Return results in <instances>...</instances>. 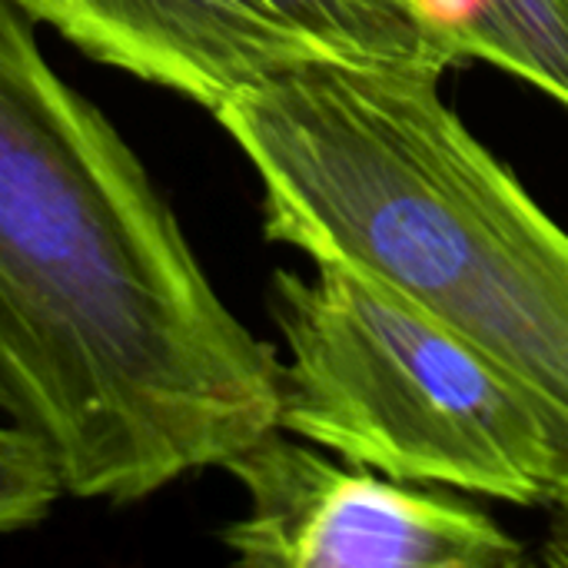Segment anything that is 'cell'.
Segmentation results:
<instances>
[{"label": "cell", "mask_w": 568, "mask_h": 568, "mask_svg": "<svg viewBox=\"0 0 568 568\" xmlns=\"http://www.w3.org/2000/svg\"><path fill=\"white\" fill-rule=\"evenodd\" d=\"M280 429L399 483L568 513V459L542 413L459 336L346 266L276 270Z\"/></svg>", "instance_id": "3957f363"}, {"label": "cell", "mask_w": 568, "mask_h": 568, "mask_svg": "<svg viewBox=\"0 0 568 568\" xmlns=\"http://www.w3.org/2000/svg\"><path fill=\"white\" fill-rule=\"evenodd\" d=\"M459 63L483 60L568 106V0H419Z\"/></svg>", "instance_id": "8992f818"}, {"label": "cell", "mask_w": 568, "mask_h": 568, "mask_svg": "<svg viewBox=\"0 0 568 568\" xmlns=\"http://www.w3.org/2000/svg\"><path fill=\"white\" fill-rule=\"evenodd\" d=\"M246 516L220 532L246 568H516L523 542L463 493L339 466L320 446L270 429L223 466Z\"/></svg>", "instance_id": "5b68a950"}, {"label": "cell", "mask_w": 568, "mask_h": 568, "mask_svg": "<svg viewBox=\"0 0 568 568\" xmlns=\"http://www.w3.org/2000/svg\"><path fill=\"white\" fill-rule=\"evenodd\" d=\"M90 60L216 113L303 63H459L419 0H13Z\"/></svg>", "instance_id": "277c9868"}, {"label": "cell", "mask_w": 568, "mask_h": 568, "mask_svg": "<svg viewBox=\"0 0 568 568\" xmlns=\"http://www.w3.org/2000/svg\"><path fill=\"white\" fill-rule=\"evenodd\" d=\"M0 416H7V396H3V386H0Z\"/></svg>", "instance_id": "ba28073f"}, {"label": "cell", "mask_w": 568, "mask_h": 568, "mask_svg": "<svg viewBox=\"0 0 568 568\" xmlns=\"http://www.w3.org/2000/svg\"><path fill=\"white\" fill-rule=\"evenodd\" d=\"M0 386L63 496L140 503L280 426L283 363L223 303L106 113L0 0Z\"/></svg>", "instance_id": "6da1fadb"}, {"label": "cell", "mask_w": 568, "mask_h": 568, "mask_svg": "<svg viewBox=\"0 0 568 568\" xmlns=\"http://www.w3.org/2000/svg\"><path fill=\"white\" fill-rule=\"evenodd\" d=\"M63 483L47 446L23 426L0 419V536L20 532L50 516Z\"/></svg>", "instance_id": "52a82bcc"}, {"label": "cell", "mask_w": 568, "mask_h": 568, "mask_svg": "<svg viewBox=\"0 0 568 568\" xmlns=\"http://www.w3.org/2000/svg\"><path fill=\"white\" fill-rule=\"evenodd\" d=\"M423 63H303L213 116L250 160L263 236L369 276L483 356L568 459V233Z\"/></svg>", "instance_id": "7a4b0ae2"}]
</instances>
